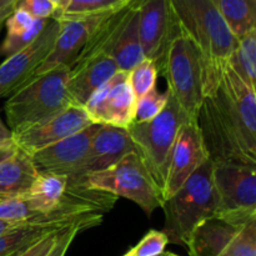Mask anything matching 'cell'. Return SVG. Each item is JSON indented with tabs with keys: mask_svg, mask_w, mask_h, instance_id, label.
<instances>
[{
	"mask_svg": "<svg viewBox=\"0 0 256 256\" xmlns=\"http://www.w3.org/2000/svg\"><path fill=\"white\" fill-rule=\"evenodd\" d=\"M50 19H34L30 14L15 8L6 19V36L0 45V55L8 58L34 42Z\"/></svg>",
	"mask_w": 256,
	"mask_h": 256,
	"instance_id": "cell-22",
	"label": "cell"
},
{
	"mask_svg": "<svg viewBox=\"0 0 256 256\" xmlns=\"http://www.w3.org/2000/svg\"><path fill=\"white\" fill-rule=\"evenodd\" d=\"M180 32L186 35L200 55L204 95L220 85L238 39L212 0H170Z\"/></svg>",
	"mask_w": 256,
	"mask_h": 256,
	"instance_id": "cell-2",
	"label": "cell"
},
{
	"mask_svg": "<svg viewBox=\"0 0 256 256\" xmlns=\"http://www.w3.org/2000/svg\"><path fill=\"white\" fill-rule=\"evenodd\" d=\"M36 176L32 158L18 149L14 156L0 162V200L26 195Z\"/></svg>",
	"mask_w": 256,
	"mask_h": 256,
	"instance_id": "cell-20",
	"label": "cell"
},
{
	"mask_svg": "<svg viewBox=\"0 0 256 256\" xmlns=\"http://www.w3.org/2000/svg\"><path fill=\"white\" fill-rule=\"evenodd\" d=\"M212 162L256 165V94L228 65L215 92L202 100L196 120Z\"/></svg>",
	"mask_w": 256,
	"mask_h": 256,
	"instance_id": "cell-1",
	"label": "cell"
},
{
	"mask_svg": "<svg viewBox=\"0 0 256 256\" xmlns=\"http://www.w3.org/2000/svg\"><path fill=\"white\" fill-rule=\"evenodd\" d=\"M169 99V90L162 92L154 88L146 94L136 99L135 104L134 120L132 122H145L156 118L166 106Z\"/></svg>",
	"mask_w": 256,
	"mask_h": 256,
	"instance_id": "cell-25",
	"label": "cell"
},
{
	"mask_svg": "<svg viewBox=\"0 0 256 256\" xmlns=\"http://www.w3.org/2000/svg\"><path fill=\"white\" fill-rule=\"evenodd\" d=\"M218 215L239 222L256 219V165L212 162Z\"/></svg>",
	"mask_w": 256,
	"mask_h": 256,
	"instance_id": "cell-9",
	"label": "cell"
},
{
	"mask_svg": "<svg viewBox=\"0 0 256 256\" xmlns=\"http://www.w3.org/2000/svg\"><path fill=\"white\" fill-rule=\"evenodd\" d=\"M160 256H179V255H176V254H174V252H162V255Z\"/></svg>",
	"mask_w": 256,
	"mask_h": 256,
	"instance_id": "cell-38",
	"label": "cell"
},
{
	"mask_svg": "<svg viewBox=\"0 0 256 256\" xmlns=\"http://www.w3.org/2000/svg\"><path fill=\"white\" fill-rule=\"evenodd\" d=\"M209 159L196 122L182 125L165 162L160 190L164 202L175 194L195 170Z\"/></svg>",
	"mask_w": 256,
	"mask_h": 256,
	"instance_id": "cell-11",
	"label": "cell"
},
{
	"mask_svg": "<svg viewBox=\"0 0 256 256\" xmlns=\"http://www.w3.org/2000/svg\"><path fill=\"white\" fill-rule=\"evenodd\" d=\"M15 8H16V5L15 6H9V8H5V9L0 10V29L2 28V25L5 24V22H6L8 18L12 15V12H14Z\"/></svg>",
	"mask_w": 256,
	"mask_h": 256,
	"instance_id": "cell-36",
	"label": "cell"
},
{
	"mask_svg": "<svg viewBox=\"0 0 256 256\" xmlns=\"http://www.w3.org/2000/svg\"><path fill=\"white\" fill-rule=\"evenodd\" d=\"M135 150L132 140L125 128L99 125L90 142L84 166V175L109 169L122 158Z\"/></svg>",
	"mask_w": 256,
	"mask_h": 256,
	"instance_id": "cell-17",
	"label": "cell"
},
{
	"mask_svg": "<svg viewBox=\"0 0 256 256\" xmlns=\"http://www.w3.org/2000/svg\"><path fill=\"white\" fill-rule=\"evenodd\" d=\"M139 4L140 0L132 2V8H130L128 19L112 52V58L116 62L119 72H129L145 59L142 45H140L139 32H138Z\"/></svg>",
	"mask_w": 256,
	"mask_h": 256,
	"instance_id": "cell-21",
	"label": "cell"
},
{
	"mask_svg": "<svg viewBox=\"0 0 256 256\" xmlns=\"http://www.w3.org/2000/svg\"><path fill=\"white\" fill-rule=\"evenodd\" d=\"M236 39L256 29V0H212Z\"/></svg>",
	"mask_w": 256,
	"mask_h": 256,
	"instance_id": "cell-23",
	"label": "cell"
},
{
	"mask_svg": "<svg viewBox=\"0 0 256 256\" xmlns=\"http://www.w3.org/2000/svg\"><path fill=\"white\" fill-rule=\"evenodd\" d=\"M70 68L65 65L35 75L12 92L4 105L12 132L50 119L75 105L66 90Z\"/></svg>",
	"mask_w": 256,
	"mask_h": 256,
	"instance_id": "cell-3",
	"label": "cell"
},
{
	"mask_svg": "<svg viewBox=\"0 0 256 256\" xmlns=\"http://www.w3.org/2000/svg\"><path fill=\"white\" fill-rule=\"evenodd\" d=\"M164 229L172 244L185 246L192 230L218 215V199L212 182V160L206 159L172 196L162 204Z\"/></svg>",
	"mask_w": 256,
	"mask_h": 256,
	"instance_id": "cell-4",
	"label": "cell"
},
{
	"mask_svg": "<svg viewBox=\"0 0 256 256\" xmlns=\"http://www.w3.org/2000/svg\"><path fill=\"white\" fill-rule=\"evenodd\" d=\"M90 125H92V122L84 108L70 105L50 119L12 132V142L18 149L30 156L44 148L82 132Z\"/></svg>",
	"mask_w": 256,
	"mask_h": 256,
	"instance_id": "cell-15",
	"label": "cell"
},
{
	"mask_svg": "<svg viewBox=\"0 0 256 256\" xmlns=\"http://www.w3.org/2000/svg\"><path fill=\"white\" fill-rule=\"evenodd\" d=\"M102 222V214H94L92 216H88L85 219L79 220V222H74V224L69 225V226L64 228L62 230L59 235V239L56 240L55 245L52 246V249L50 250L49 254L46 256H65L68 249L72 245V240L76 238V235L79 234L82 230L89 229V228L96 226L100 222Z\"/></svg>",
	"mask_w": 256,
	"mask_h": 256,
	"instance_id": "cell-28",
	"label": "cell"
},
{
	"mask_svg": "<svg viewBox=\"0 0 256 256\" xmlns=\"http://www.w3.org/2000/svg\"><path fill=\"white\" fill-rule=\"evenodd\" d=\"M22 252V250H20V252H15V254H12V255H10V256H18V255H19V254H20V252Z\"/></svg>",
	"mask_w": 256,
	"mask_h": 256,
	"instance_id": "cell-39",
	"label": "cell"
},
{
	"mask_svg": "<svg viewBox=\"0 0 256 256\" xmlns=\"http://www.w3.org/2000/svg\"><path fill=\"white\" fill-rule=\"evenodd\" d=\"M18 2H19V0H0V10L9 6H15Z\"/></svg>",
	"mask_w": 256,
	"mask_h": 256,
	"instance_id": "cell-37",
	"label": "cell"
},
{
	"mask_svg": "<svg viewBox=\"0 0 256 256\" xmlns=\"http://www.w3.org/2000/svg\"><path fill=\"white\" fill-rule=\"evenodd\" d=\"M52 2V5L55 6V14L52 16V19H59L60 16L62 15V12H65L66 6L69 5L70 0H50Z\"/></svg>",
	"mask_w": 256,
	"mask_h": 256,
	"instance_id": "cell-34",
	"label": "cell"
},
{
	"mask_svg": "<svg viewBox=\"0 0 256 256\" xmlns=\"http://www.w3.org/2000/svg\"><path fill=\"white\" fill-rule=\"evenodd\" d=\"M159 68L152 60L144 59L129 72V82L135 99L156 88Z\"/></svg>",
	"mask_w": 256,
	"mask_h": 256,
	"instance_id": "cell-27",
	"label": "cell"
},
{
	"mask_svg": "<svg viewBox=\"0 0 256 256\" xmlns=\"http://www.w3.org/2000/svg\"><path fill=\"white\" fill-rule=\"evenodd\" d=\"M122 256H129V254H128V252H125V254L122 255Z\"/></svg>",
	"mask_w": 256,
	"mask_h": 256,
	"instance_id": "cell-40",
	"label": "cell"
},
{
	"mask_svg": "<svg viewBox=\"0 0 256 256\" xmlns=\"http://www.w3.org/2000/svg\"><path fill=\"white\" fill-rule=\"evenodd\" d=\"M16 9L24 10L34 19H52L55 14V6L50 0H19Z\"/></svg>",
	"mask_w": 256,
	"mask_h": 256,
	"instance_id": "cell-30",
	"label": "cell"
},
{
	"mask_svg": "<svg viewBox=\"0 0 256 256\" xmlns=\"http://www.w3.org/2000/svg\"><path fill=\"white\" fill-rule=\"evenodd\" d=\"M138 32L144 58L160 69L170 42L179 32L170 0H140Z\"/></svg>",
	"mask_w": 256,
	"mask_h": 256,
	"instance_id": "cell-14",
	"label": "cell"
},
{
	"mask_svg": "<svg viewBox=\"0 0 256 256\" xmlns=\"http://www.w3.org/2000/svg\"><path fill=\"white\" fill-rule=\"evenodd\" d=\"M229 66L250 88L256 90V29L238 39Z\"/></svg>",
	"mask_w": 256,
	"mask_h": 256,
	"instance_id": "cell-24",
	"label": "cell"
},
{
	"mask_svg": "<svg viewBox=\"0 0 256 256\" xmlns=\"http://www.w3.org/2000/svg\"><path fill=\"white\" fill-rule=\"evenodd\" d=\"M99 125L92 124L82 132L62 139L30 155L38 174L64 175L69 179L70 192H88L84 166L90 142Z\"/></svg>",
	"mask_w": 256,
	"mask_h": 256,
	"instance_id": "cell-10",
	"label": "cell"
},
{
	"mask_svg": "<svg viewBox=\"0 0 256 256\" xmlns=\"http://www.w3.org/2000/svg\"><path fill=\"white\" fill-rule=\"evenodd\" d=\"M24 224H28V222H4V220H0V235L5 234V232H10V230L12 229H16V228L22 226V225Z\"/></svg>",
	"mask_w": 256,
	"mask_h": 256,
	"instance_id": "cell-35",
	"label": "cell"
},
{
	"mask_svg": "<svg viewBox=\"0 0 256 256\" xmlns=\"http://www.w3.org/2000/svg\"><path fill=\"white\" fill-rule=\"evenodd\" d=\"M16 152H18V148L15 146V144L0 145V162H5V160L14 156V155L16 154Z\"/></svg>",
	"mask_w": 256,
	"mask_h": 256,
	"instance_id": "cell-32",
	"label": "cell"
},
{
	"mask_svg": "<svg viewBox=\"0 0 256 256\" xmlns=\"http://www.w3.org/2000/svg\"><path fill=\"white\" fill-rule=\"evenodd\" d=\"M168 244L169 240L164 232L150 230L134 248L128 252V254L129 256H160L165 252Z\"/></svg>",
	"mask_w": 256,
	"mask_h": 256,
	"instance_id": "cell-29",
	"label": "cell"
},
{
	"mask_svg": "<svg viewBox=\"0 0 256 256\" xmlns=\"http://www.w3.org/2000/svg\"><path fill=\"white\" fill-rule=\"evenodd\" d=\"M59 32V22L50 19L39 36L0 64V98L10 96L34 76L52 52Z\"/></svg>",
	"mask_w": 256,
	"mask_h": 256,
	"instance_id": "cell-13",
	"label": "cell"
},
{
	"mask_svg": "<svg viewBox=\"0 0 256 256\" xmlns=\"http://www.w3.org/2000/svg\"><path fill=\"white\" fill-rule=\"evenodd\" d=\"M129 2H132V0H129Z\"/></svg>",
	"mask_w": 256,
	"mask_h": 256,
	"instance_id": "cell-41",
	"label": "cell"
},
{
	"mask_svg": "<svg viewBox=\"0 0 256 256\" xmlns=\"http://www.w3.org/2000/svg\"><path fill=\"white\" fill-rule=\"evenodd\" d=\"M114 12L76 18L62 16L60 19H58L59 32H58L54 46H52V52L48 55L46 59L38 68L34 76L42 74L50 69L60 66V65L72 68L79 52H82L85 44L89 42L95 30Z\"/></svg>",
	"mask_w": 256,
	"mask_h": 256,
	"instance_id": "cell-16",
	"label": "cell"
},
{
	"mask_svg": "<svg viewBox=\"0 0 256 256\" xmlns=\"http://www.w3.org/2000/svg\"><path fill=\"white\" fill-rule=\"evenodd\" d=\"M186 122L190 120H188L176 100L169 92L166 106L156 118L145 122H132L126 128L138 155L142 158L159 188L168 155L180 128Z\"/></svg>",
	"mask_w": 256,
	"mask_h": 256,
	"instance_id": "cell-7",
	"label": "cell"
},
{
	"mask_svg": "<svg viewBox=\"0 0 256 256\" xmlns=\"http://www.w3.org/2000/svg\"><path fill=\"white\" fill-rule=\"evenodd\" d=\"M128 2H129V0H70L69 5L62 12V16L76 18L102 14V12H114V10L120 9Z\"/></svg>",
	"mask_w": 256,
	"mask_h": 256,
	"instance_id": "cell-26",
	"label": "cell"
},
{
	"mask_svg": "<svg viewBox=\"0 0 256 256\" xmlns=\"http://www.w3.org/2000/svg\"><path fill=\"white\" fill-rule=\"evenodd\" d=\"M68 226H69V225H68ZM62 229H64V228H62ZM62 229L56 230V232H49V234L44 235V236H42V239L38 240L36 242H34V244L30 245L29 248L22 250L18 256H46L49 254L50 250L52 249V246L55 245L56 240L59 239V235Z\"/></svg>",
	"mask_w": 256,
	"mask_h": 256,
	"instance_id": "cell-31",
	"label": "cell"
},
{
	"mask_svg": "<svg viewBox=\"0 0 256 256\" xmlns=\"http://www.w3.org/2000/svg\"><path fill=\"white\" fill-rule=\"evenodd\" d=\"M160 69L168 82V90L190 122H196L204 100L200 55L192 40L178 32L170 42Z\"/></svg>",
	"mask_w": 256,
	"mask_h": 256,
	"instance_id": "cell-6",
	"label": "cell"
},
{
	"mask_svg": "<svg viewBox=\"0 0 256 256\" xmlns=\"http://www.w3.org/2000/svg\"><path fill=\"white\" fill-rule=\"evenodd\" d=\"M86 186L135 202L148 218L164 204L159 185L136 152L126 154L109 169L88 174Z\"/></svg>",
	"mask_w": 256,
	"mask_h": 256,
	"instance_id": "cell-5",
	"label": "cell"
},
{
	"mask_svg": "<svg viewBox=\"0 0 256 256\" xmlns=\"http://www.w3.org/2000/svg\"><path fill=\"white\" fill-rule=\"evenodd\" d=\"M185 248L189 256H256V219L215 215L192 230Z\"/></svg>",
	"mask_w": 256,
	"mask_h": 256,
	"instance_id": "cell-8",
	"label": "cell"
},
{
	"mask_svg": "<svg viewBox=\"0 0 256 256\" xmlns=\"http://www.w3.org/2000/svg\"><path fill=\"white\" fill-rule=\"evenodd\" d=\"M135 104L129 72H118L92 95L84 109L92 124L126 129L134 120Z\"/></svg>",
	"mask_w": 256,
	"mask_h": 256,
	"instance_id": "cell-12",
	"label": "cell"
},
{
	"mask_svg": "<svg viewBox=\"0 0 256 256\" xmlns=\"http://www.w3.org/2000/svg\"><path fill=\"white\" fill-rule=\"evenodd\" d=\"M14 144L12 142V130L8 129L2 122L0 120V145H9Z\"/></svg>",
	"mask_w": 256,
	"mask_h": 256,
	"instance_id": "cell-33",
	"label": "cell"
},
{
	"mask_svg": "<svg viewBox=\"0 0 256 256\" xmlns=\"http://www.w3.org/2000/svg\"><path fill=\"white\" fill-rule=\"evenodd\" d=\"M119 72L112 55H99L75 64L70 69L66 90L75 105L85 106L92 95Z\"/></svg>",
	"mask_w": 256,
	"mask_h": 256,
	"instance_id": "cell-18",
	"label": "cell"
},
{
	"mask_svg": "<svg viewBox=\"0 0 256 256\" xmlns=\"http://www.w3.org/2000/svg\"><path fill=\"white\" fill-rule=\"evenodd\" d=\"M94 214H100V212H94L84 215H69V216H59L54 219L42 220V222H32L16 229L10 230L0 235V256H10L20 250L26 249L42 239L44 235L62 229L68 225L74 224Z\"/></svg>",
	"mask_w": 256,
	"mask_h": 256,
	"instance_id": "cell-19",
	"label": "cell"
}]
</instances>
